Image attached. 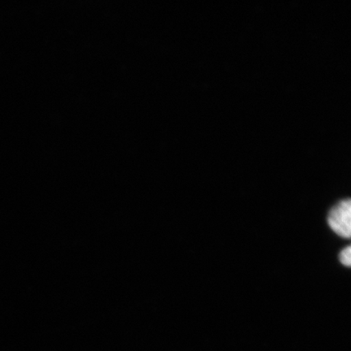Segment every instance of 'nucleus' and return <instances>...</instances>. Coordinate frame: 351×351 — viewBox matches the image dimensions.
Wrapping results in <instances>:
<instances>
[{"instance_id": "2", "label": "nucleus", "mask_w": 351, "mask_h": 351, "mask_svg": "<svg viewBox=\"0 0 351 351\" xmlns=\"http://www.w3.org/2000/svg\"><path fill=\"white\" fill-rule=\"evenodd\" d=\"M350 247H348L342 250L339 254V261L346 267H350L351 260H350Z\"/></svg>"}, {"instance_id": "1", "label": "nucleus", "mask_w": 351, "mask_h": 351, "mask_svg": "<svg viewBox=\"0 0 351 351\" xmlns=\"http://www.w3.org/2000/svg\"><path fill=\"white\" fill-rule=\"evenodd\" d=\"M351 202L344 199L333 206L328 216V223L337 235L344 239L350 238Z\"/></svg>"}]
</instances>
